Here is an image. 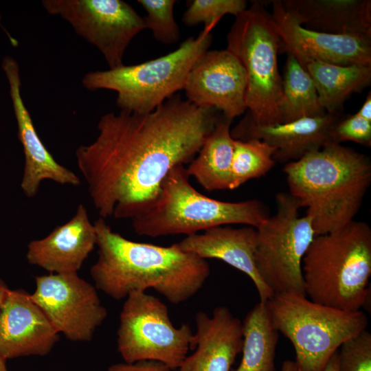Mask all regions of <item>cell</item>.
<instances>
[{
    "label": "cell",
    "instance_id": "35",
    "mask_svg": "<svg viewBox=\"0 0 371 371\" xmlns=\"http://www.w3.org/2000/svg\"><path fill=\"white\" fill-rule=\"evenodd\" d=\"M10 289L4 281L0 278V307L4 301L6 295Z\"/></svg>",
    "mask_w": 371,
    "mask_h": 371
},
{
    "label": "cell",
    "instance_id": "23",
    "mask_svg": "<svg viewBox=\"0 0 371 371\" xmlns=\"http://www.w3.org/2000/svg\"><path fill=\"white\" fill-rule=\"evenodd\" d=\"M305 69L314 82L319 104L330 114L338 115L346 100L371 82V66L312 62Z\"/></svg>",
    "mask_w": 371,
    "mask_h": 371
},
{
    "label": "cell",
    "instance_id": "24",
    "mask_svg": "<svg viewBox=\"0 0 371 371\" xmlns=\"http://www.w3.org/2000/svg\"><path fill=\"white\" fill-rule=\"evenodd\" d=\"M242 359L231 371H275L279 332L271 319L266 302H259L243 322Z\"/></svg>",
    "mask_w": 371,
    "mask_h": 371
},
{
    "label": "cell",
    "instance_id": "28",
    "mask_svg": "<svg viewBox=\"0 0 371 371\" xmlns=\"http://www.w3.org/2000/svg\"><path fill=\"white\" fill-rule=\"evenodd\" d=\"M246 8L245 0H193L188 3L182 20L188 26L203 23L204 27H214L224 15L236 16Z\"/></svg>",
    "mask_w": 371,
    "mask_h": 371
},
{
    "label": "cell",
    "instance_id": "3",
    "mask_svg": "<svg viewBox=\"0 0 371 371\" xmlns=\"http://www.w3.org/2000/svg\"><path fill=\"white\" fill-rule=\"evenodd\" d=\"M283 171L289 193L306 209L315 236L354 221L371 183L370 158L333 142L286 164Z\"/></svg>",
    "mask_w": 371,
    "mask_h": 371
},
{
    "label": "cell",
    "instance_id": "13",
    "mask_svg": "<svg viewBox=\"0 0 371 371\" xmlns=\"http://www.w3.org/2000/svg\"><path fill=\"white\" fill-rule=\"evenodd\" d=\"M271 2V14L282 43L280 52L293 56L304 69L312 62L371 66V37L306 29L284 10L280 0Z\"/></svg>",
    "mask_w": 371,
    "mask_h": 371
},
{
    "label": "cell",
    "instance_id": "25",
    "mask_svg": "<svg viewBox=\"0 0 371 371\" xmlns=\"http://www.w3.org/2000/svg\"><path fill=\"white\" fill-rule=\"evenodd\" d=\"M282 123L326 115L318 100L314 82L297 60L288 54L279 104Z\"/></svg>",
    "mask_w": 371,
    "mask_h": 371
},
{
    "label": "cell",
    "instance_id": "17",
    "mask_svg": "<svg viewBox=\"0 0 371 371\" xmlns=\"http://www.w3.org/2000/svg\"><path fill=\"white\" fill-rule=\"evenodd\" d=\"M96 245L94 223L80 204L74 216L47 236L30 242L26 258L30 265L51 273H78Z\"/></svg>",
    "mask_w": 371,
    "mask_h": 371
},
{
    "label": "cell",
    "instance_id": "34",
    "mask_svg": "<svg viewBox=\"0 0 371 371\" xmlns=\"http://www.w3.org/2000/svg\"><path fill=\"white\" fill-rule=\"evenodd\" d=\"M281 371H299V370L295 361L286 360L283 362Z\"/></svg>",
    "mask_w": 371,
    "mask_h": 371
},
{
    "label": "cell",
    "instance_id": "7",
    "mask_svg": "<svg viewBox=\"0 0 371 371\" xmlns=\"http://www.w3.org/2000/svg\"><path fill=\"white\" fill-rule=\"evenodd\" d=\"M213 27H204L197 37L188 38L165 56L137 65L87 73L82 85L90 91H115L116 104L121 111L151 112L183 89L192 67L212 43Z\"/></svg>",
    "mask_w": 371,
    "mask_h": 371
},
{
    "label": "cell",
    "instance_id": "5",
    "mask_svg": "<svg viewBox=\"0 0 371 371\" xmlns=\"http://www.w3.org/2000/svg\"><path fill=\"white\" fill-rule=\"evenodd\" d=\"M189 179L183 165L170 170L155 199L131 219L137 234L149 237L190 236L229 224L257 228L269 216L267 207L260 201L226 202L211 199L198 192Z\"/></svg>",
    "mask_w": 371,
    "mask_h": 371
},
{
    "label": "cell",
    "instance_id": "12",
    "mask_svg": "<svg viewBox=\"0 0 371 371\" xmlns=\"http://www.w3.org/2000/svg\"><path fill=\"white\" fill-rule=\"evenodd\" d=\"M35 283L31 298L56 330L73 341H91L108 314L95 286L76 272L36 276Z\"/></svg>",
    "mask_w": 371,
    "mask_h": 371
},
{
    "label": "cell",
    "instance_id": "4",
    "mask_svg": "<svg viewBox=\"0 0 371 371\" xmlns=\"http://www.w3.org/2000/svg\"><path fill=\"white\" fill-rule=\"evenodd\" d=\"M306 297L332 308L358 311L370 298L371 228L352 221L315 236L302 265Z\"/></svg>",
    "mask_w": 371,
    "mask_h": 371
},
{
    "label": "cell",
    "instance_id": "11",
    "mask_svg": "<svg viewBox=\"0 0 371 371\" xmlns=\"http://www.w3.org/2000/svg\"><path fill=\"white\" fill-rule=\"evenodd\" d=\"M41 3L49 14L60 16L95 46L109 69L124 65L126 49L146 28L144 18L121 0H43Z\"/></svg>",
    "mask_w": 371,
    "mask_h": 371
},
{
    "label": "cell",
    "instance_id": "15",
    "mask_svg": "<svg viewBox=\"0 0 371 371\" xmlns=\"http://www.w3.org/2000/svg\"><path fill=\"white\" fill-rule=\"evenodd\" d=\"M2 68L7 78L10 95L17 123L18 137L24 153V168L21 188L28 198L35 196L41 183L50 180L61 185L77 186L80 178L55 160L40 139L21 93L20 69L12 57L5 56Z\"/></svg>",
    "mask_w": 371,
    "mask_h": 371
},
{
    "label": "cell",
    "instance_id": "31",
    "mask_svg": "<svg viewBox=\"0 0 371 371\" xmlns=\"http://www.w3.org/2000/svg\"><path fill=\"white\" fill-rule=\"evenodd\" d=\"M107 371H172L165 364L156 361H141L133 363H119L111 366Z\"/></svg>",
    "mask_w": 371,
    "mask_h": 371
},
{
    "label": "cell",
    "instance_id": "20",
    "mask_svg": "<svg viewBox=\"0 0 371 371\" xmlns=\"http://www.w3.org/2000/svg\"><path fill=\"white\" fill-rule=\"evenodd\" d=\"M177 243L183 251L205 260H221L248 276L256 288L260 302H267L273 296L260 279L256 268L255 227H214L201 234L186 236Z\"/></svg>",
    "mask_w": 371,
    "mask_h": 371
},
{
    "label": "cell",
    "instance_id": "33",
    "mask_svg": "<svg viewBox=\"0 0 371 371\" xmlns=\"http://www.w3.org/2000/svg\"><path fill=\"white\" fill-rule=\"evenodd\" d=\"M322 371H339L337 351L331 357Z\"/></svg>",
    "mask_w": 371,
    "mask_h": 371
},
{
    "label": "cell",
    "instance_id": "2",
    "mask_svg": "<svg viewBox=\"0 0 371 371\" xmlns=\"http://www.w3.org/2000/svg\"><path fill=\"white\" fill-rule=\"evenodd\" d=\"M98 257L91 267L95 286L115 300L153 289L174 304L184 302L210 274L206 260L170 246L135 242L115 232L100 217L94 223Z\"/></svg>",
    "mask_w": 371,
    "mask_h": 371
},
{
    "label": "cell",
    "instance_id": "16",
    "mask_svg": "<svg viewBox=\"0 0 371 371\" xmlns=\"http://www.w3.org/2000/svg\"><path fill=\"white\" fill-rule=\"evenodd\" d=\"M59 333L30 294L9 290L0 307V355L5 359L51 352Z\"/></svg>",
    "mask_w": 371,
    "mask_h": 371
},
{
    "label": "cell",
    "instance_id": "36",
    "mask_svg": "<svg viewBox=\"0 0 371 371\" xmlns=\"http://www.w3.org/2000/svg\"><path fill=\"white\" fill-rule=\"evenodd\" d=\"M0 371H8L5 365V360L0 355Z\"/></svg>",
    "mask_w": 371,
    "mask_h": 371
},
{
    "label": "cell",
    "instance_id": "18",
    "mask_svg": "<svg viewBox=\"0 0 371 371\" xmlns=\"http://www.w3.org/2000/svg\"><path fill=\"white\" fill-rule=\"evenodd\" d=\"M196 346L177 371H231L243 344V322L224 306L195 316Z\"/></svg>",
    "mask_w": 371,
    "mask_h": 371
},
{
    "label": "cell",
    "instance_id": "26",
    "mask_svg": "<svg viewBox=\"0 0 371 371\" xmlns=\"http://www.w3.org/2000/svg\"><path fill=\"white\" fill-rule=\"evenodd\" d=\"M276 148L258 139H234L229 190L265 175L275 166Z\"/></svg>",
    "mask_w": 371,
    "mask_h": 371
},
{
    "label": "cell",
    "instance_id": "30",
    "mask_svg": "<svg viewBox=\"0 0 371 371\" xmlns=\"http://www.w3.org/2000/svg\"><path fill=\"white\" fill-rule=\"evenodd\" d=\"M332 140L340 144L350 141L363 146H371V121L355 113L339 120L332 131Z\"/></svg>",
    "mask_w": 371,
    "mask_h": 371
},
{
    "label": "cell",
    "instance_id": "10",
    "mask_svg": "<svg viewBox=\"0 0 371 371\" xmlns=\"http://www.w3.org/2000/svg\"><path fill=\"white\" fill-rule=\"evenodd\" d=\"M117 336V349L125 363L156 361L171 370L177 369L196 346L189 325L175 327L167 306L143 291L131 292L126 297Z\"/></svg>",
    "mask_w": 371,
    "mask_h": 371
},
{
    "label": "cell",
    "instance_id": "22",
    "mask_svg": "<svg viewBox=\"0 0 371 371\" xmlns=\"http://www.w3.org/2000/svg\"><path fill=\"white\" fill-rule=\"evenodd\" d=\"M232 120L223 114L186 168L188 175L208 191L229 190L234 139Z\"/></svg>",
    "mask_w": 371,
    "mask_h": 371
},
{
    "label": "cell",
    "instance_id": "1",
    "mask_svg": "<svg viewBox=\"0 0 371 371\" xmlns=\"http://www.w3.org/2000/svg\"><path fill=\"white\" fill-rule=\"evenodd\" d=\"M221 115L173 95L149 113L102 116L95 139L76 150L100 217L131 220L143 212L170 170L195 157Z\"/></svg>",
    "mask_w": 371,
    "mask_h": 371
},
{
    "label": "cell",
    "instance_id": "14",
    "mask_svg": "<svg viewBox=\"0 0 371 371\" xmlns=\"http://www.w3.org/2000/svg\"><path fill=\"white\" fill-rule=\"evenodd\" d=\"M246 87L242 64L226 49L204 52L190 71L183 89L189 102L216 109L233 120L247 110Z\"/></svg>",
    "mask_w": 371,
    "mask_h": 371
},
{
    "label": "cell",
    "instance_id": "9",
    "mask_svg": "<svg viewBox=\"0 0 371 371\" xmlns=\"http://www.w3.org/2000/svg\"><path fill=\"white\" fill-rule=\"evenodd\" d=\"M277 210L256 229L254 254L257 272L273 295H306L302 260L315 236L311 218L289 192L276 196Z\"/></svg>",
    "mask_w": 371,
    "mask_h": 371
},
{
    "label": "cell",
    "instance_id": "6",
    "mask_svg": "<svg viewBox=\"0 0 371 371\" xmlns=\"http://www.w3.org/2000/svg\"><path fill=\"white\" fill-rule=\"evenodd\" d=\"M235 17L227 36V49L246 74L248 113L243 118L259 126L282 124L279 113L282 78L278 67L282 43L271 14L262 2L256 1Z\"/></svg>",
    "mask_w": 371,
    "mask_h": 371
},
{
    "label": "cell",
    "instance_id": "19",
    "mask_svg": "<svg viewBox=\"0 0 371 371\" xmlns=\"http://www.w3.org/2000/svg\"><path fill=\"white\" fill-rule=\"evenodd\" d=\"M338 115L306 117L273 126H256L243 118L231 129L233 139H258L276 148L275 161L287 164L321 149L333 142L332 131Z\"/></svg>",
    "mask_w": 371,
    "mask_h": 371
},
{
    "label": "cell",
    "instance_id": "8",
    "mask_svg": "<svg viewBox=\"0 0 371 371\" xmlns=\"http://www.w3.org/2000/svg\"><path fill=\"white\" fill-rule=\"evenodd\" d=\"M273 326L292 343L299 371H322L340 346L366 330L367 315L281 293L266 302Z\"/></svg>",
    "mask_w": 371,
    "mask_h": 371
},
{
    "label": "cell",
    "instance_id": "32",
    "mask_svg": "<svg viewBox=\"0 0 371 371\" xmlns=\"http://www.w3.org/2000/svg\"><path fill=\"white\" fill-rule=\"evenodd\" d=\"M361 117L371 121V93L369 92L367 95L363 104L359 109V110L356 113Z\"/></svg>",
    "mask_w": 371,
    "mask_h": 371
},
{
    "label": "cell",
    "instance_id": "27",
    "mask_svg": "<svg viewBox=\"0 0 371 371\" xmlns=\"http://www.w3.org/2000/svg\"><path fill=\"white\" fill-rule=\"evenodd\" d=\"M147 15L144 18L146 28L155 38L164 44H172L179 38V29L174 17L175 0H139Z\"/></svg>",
    "mask_w": 371,
    "mask_h": 371
},
{
    "label": "cell",
    "instance_id": "21",
    "mask_svg": "<svg viewBox=\"0 0 371 371\" xmlns=\"http://www.w3.org/2000/svg\"><path fill=\"white\" fill-rule=\"evenodd\" d=\"M303 27L319 32L371 37L370 0H280Z\"/></svg>",
    "mask_w": 371,
    "mask_h": 371
},
{
    "label": "cell",
    "instance_id": "29",
    "mask_svg": "<svg viewBox=\"0 0 371 371\" xmlns=\"http://www.w3.org/2000/svg\"><path fill=\"white\" fill-rule=\"evenodd\" d=\"M339 348V371H371V334L367 329L346 340Z\"/></svg>",
    "mask_w": 371,
    "mask_h": 371
},
{
    "label": "cell",
    "instance_id": "37",
    "mask_svg": "<svg viewBox=\"0 0 371 371\" xmlns=\"http://www.w3.org/2000/svg\"><path fill=\"white\" fill-rule=\"evenodd\" d=\"M0 21H1V16H0ZM0 25H1V22H0Z\"/></svg>",
    "mask_w": 371,
    "mask_h": 371
}]
</instances>
